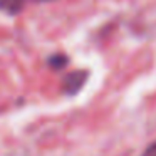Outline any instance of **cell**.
Wrapping results in <instances>:
<instances>
[{"label":"cell","mask_w":156,"mask_h":156,"mask_svg":"<svg viewBox=\"0 0 156 156\" xmlns=\"http://www.w3.org/2000/svg\"><path fill=\"white\" fill-rule=\"evenodd\" d=\"M86 77H87V74L84 71H74L71 74H67L64 77V82H62L64 92L66 94H76L86 82Z\"/></svg>","instance_id":"cell-1"},{"label":"cell","mask_w":156,"mask_h":156,"mask_svg":"<svg viewBox=\"0 0 156 156\" xmlns=\"http://www.w3.org/2000/svg\"><path fill=\"white\" fill-rule=\"evenodd\" d=\"M30 0H0V10L9 15H17Z\"/></svg>","instance_id":"cell-2"},{"label":"cell","mask_w":156,"mask_h":156,"mask_svg":"<svg viewBox=\"0 0 156 156\" xmlns=\"http://www.w3.org/2000/svg\"><path fill=\"white\" fill-rule=\"evenodd\" d=\"M47 62H49V66H51L52 69H61V67H64V66L67 64V57L62 55V54H54Z\"/></svg>","instance_id":"cell-3"},{"label":"cell","mask_w":156,"mask_h":156,"mask_svg":"<svg viewBox=\"0 0 156 156\" xmlns=\"http://www.w3.org/2000/svg\"><path fill=\"white\" fill-rule=\"evenodd\" d=\"M141 156H156V141L151 143V144L144 149V153H143Z\"/></svg>","instance_id":"cell-4"},{"label":"cell","mask_w":156,"mask_h":156,"mask_svg":"<svg viewBox=\"0 0 156 156\" xmlns=\"http://www.w3.org/2000/svg\"><path fill=\"white\" fill-rule=\"evenodd\" d=\"M30 2H52V0H30Z\"/></svg>","instance_id":"cell-5"}]
</instances>
